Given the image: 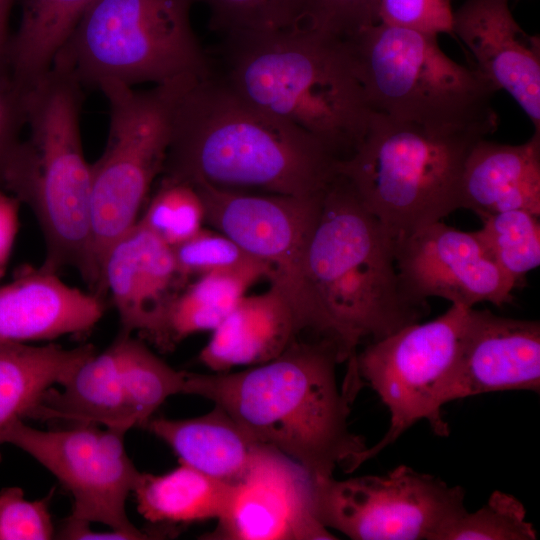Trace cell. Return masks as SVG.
<instances>
[{
  "label": "cell",
  "mask_w": 540,
  "mask_h": 540,
  "mask_svg": "<svg viewBox=\"0 0 540 540\" xmlns=\"http://www.w3.org/2000/svg\"><path fill=\"white\" fill-rule=\"evenodd\" d=\"M339 349L300 337L281 355L235 372L186 373L185 394L212 401L259 443L285 454L314 478L366 461L363 437L348 424L350 398L337 381Z\"/></svg>",
  "instance_id": "cell-1"
},
{
  "label": "cell",
  "mask_w": 540,
  "mask_h": 540,
  "mask_svg": "<svg viewBox=\"0 0 540 540\" xmlns=\"http://www.w3.org/2000/svg\"><path fill=\"white\" fill-rule=\"evenodd\" d=\"M337 160L316 139L272 116L211 72L181 96L163 176L220 189L312 196Z\"/></svg>",
  "instance_id": "cell-2"
},
{
  "label": "cell",
  "mask_w": 540,
  "mask_h": 540,
  "mask_svg": "<svg viewBox=\"0 0 540 540\" xmlns=\"http://www.w3.org/2000/svg\"><path fill=\"white\" fill-rule=\"evenodd\" d=\"M222 77L237 93L350 156L373 110L345 41L304 28L223 35Z\"/></svg>",
  "instance_id": "cell-3"
},
{
  "label": "cell",
  "mask_w": 540,
  "mask_h": 540,
  "mask_svg": "<svg viewBox=\"0 0 540 540\" xmlns=\"http://www.w3.org/2000/svg\"><path fill=\"white\" fill-rule=\"evenodd\" d=\"M83 87L51 68L25 89V126L0 168V189L33 212L45 242L41 265L76 269L90 291L104 294L90 227L91 164L80 133Z\"/></svg>",
  "instance_id": "cell-4"
},
{
  "label": "cell",
  "mask_w": 540,
  "mask_h": 540,
  "mask_svg": "<svg viewBox=\"0 0 540 540\" xmlns=\"http://www.w3.org/2000/svg\"><path fill=\"white\" fill-rule=\"evenodd\" d=\"M305 273L342 363L357 354L363 341L419 322L427 310L402 293L394 238L337 171L307 239Z\"/></svg>",
  "instance_id": "cell-5"
},
{
  "label": "cell",
  "mask_w": 540,
  "mask_h": 540,
  "mask_svg": "<svg viewBox=\"0 0 540 540\" xmlns=\"http://www.w3.org/2000/svg\"><path fill=\"white\" fill-rule=\"evenodd\" d=\"M437 36L378 22L345 41L374 112L442 134L496 131L497 88L448 57Z\"/></svg>",
  "instance_id": "cell-6"
},
{
  "label": "cell",
  "mask_w": 540,
  "mask_h": 540,
  "mask_svg": "<svg viewBox=\"0 0 540 540\" xmlns=\"http://www.w3.org/2000/svg\"><path fill=\"white\" fill-rule=\"evenodd\" d=\"M481 138L435 133L373 111L336 171L395 239L461 209L464 162Z\"/></svg>",
  "instance_id": "cell-7"
},
{
  "label": "cell",
  "mask_w": 540,
  "mask_h": 540,
  "mask_svg": "<svg viewBox=\"0 0 540 540\" xmlns=\"http://www.w3.org/2000/svg\"><path fill=\"white\" fill-rule=\"evenodd\" d=\"M194 0H95L52 67L82 87L112 80L132 87L205 78L210 60L191 24Z\"/></svg>",
  "instance_id": "cell-8"
},
{
  "label": "cell",
  "mask_w": 540,
  "mask_h": 540,
  "mask_svg": "<svg viewBox=\"0 0 540 540\" xmlns=\"http://www.w3.org/2000/svg\"><path fill=\"white\" fill-rule=\"evenodd\" d=\"M196 80L180 77L142 91L112 80L97 87L110 108L106 145L91 164V240L100 273L107 251L138 222L162 174L176 106Z\"/></svg>",
  "instance_id": "cell-9"
},
{
  "label": "cell",
  "mask_w": 540,
  "mask_h": 540,
  "mask_svg": "<svg viewBox=\"0 0 540 540\" xmlns=\"http://www.w3.org/2000/svg\"><path fill=\"white\" fill-rule=\"evenodd\" d=\"M469 310L451 304L437 318L409 324L357 352L359 379L373 389L390 416L386 434L368 447L366 461L421 420L435 434H449L441 398L459 354Z\"/></svg>",
  "instance_id": "cell-10"
},
{
  "label": "cell",
  "mask_w": 540,
  "mask_h": 540,
  "mask_svg": "<svg viewBox=\"0 0 540 540\" xmlns=\"http://www.w3.org/2000/svg\"><path fill=\"white\" fill-rule=\"evenodd\" d=\"M318 521L354 540H436L465 509V490L399 465L385 475L314 478Z\"/></svg>",
  "instance_id": "cell-11"
},
{
  "label": "cell",
  "mask_w": 540,
  "mask_h": 540,
  "mask_svg": "<svg viewBox=\"0 0 540 540\" xmlns=\"http://www.w3.org/2000/svg\"><path fill=\"white\" fill-rule=\"evenodd\" d=\"M125 433L73 424L42 430L16 419L0 431L11 444L45 467L73 498L69 518L101 523L127 539H150L129 519L126 501L140 476L124 445Z\"/></svg>",
  "instance_id": "cell-12"
},
{
  "label": "cell",
  "mask_w": 540,
  "mask_h": 540,
  "mask_svg": "<svg viewBox=\"0 0 540 540\" xmlns=\"http://www.w3.org/2000/svg\"><path fill=\"white\" fill-rule=\"evenodd\" d=\"M193 185L204 205L205 223L270 267V283L288 298L305 334L331 340L305 273L306 243L325 189L300 197Z\"/></svg>",
  "instance_id": "cell-13"
},
{
  "label": "cell",
  "mask_w": 540,
  "mask_h": 540,
  "mask_svg": "<svg viewBox=\"0 0 540 540\" xmlns=\"http://www.w3.org/2000/svg\"><path fill=\"white\" fill-rule=\"evenodd\" d=\"M394 256L402 293L416 306L426 308L430 297L467 308L482 302L503 306L514 299V284L476 231L437 221L395 238Z\"/></svg>",
  "instance_id": "cell-14"
},
{
  "label": "cell",
  "mask_w": 540,
  "mask_h": 540,
  "mask_svg": "<svg viewBox=\"0 0 540 540\" xmlns=\"http://www.w3.org/2000/svg\"><path fill=\"white\" fill-rule=\"evenodd\" d=\"M217 526L204 539L333 540L317 519L314 477L300 464L266 445L256 451L235 483Z\"/></svg>",
  "instance_id": "cell-15"
},
{
  "label": "cell",
  "mask_w": 540,
  "mask_h": 540,
  "mask_svg": "<svg viewBox=\"0 0 540 540\" xmlns=\"http://www.w3.org/2000/svg\"><path fill=\"white\" fill-rule=\"evenodd\" d=\"M101 279L121 332H137L168 350V312L188 280L178 269L172 247L138 221L107 251Z\"/></svg>",
  "instance_id": "cell-16"
},
{
  "label": "cell",
  "mask_w": 540,
  "mask_h": 540,
  "mask_svg": "<svg viewBox=\"0 0 540 540\" xmlns=\"http://www.w3.org/2000/svg\"><path fill=\"white\" fill-rule=\"evenodd\" d=\"M510 390L540 391V323L470 308L442 406Z\"/></svg>",
  "instance_id": "cell-17"
},
{
  "label": "cell",
  "mask_w": 540,
  "mask_h": 540,
  "mask_svg": "<svg viewBox=\"0 0 540 540\" xmlns=\"http://www.w3.org/2000/svg\"><path fill=\"white\" fill-rule=\"evenodd\" d=\"M509 0H465L454 12L452 33L473 54L477 70L507 91L540 133V39L527 34Z\"/></svg>",
  "instance_id": "cell-18"
},
{
  "label": "cell",
  "mask_w": 540,
  "mask_h": 540,
  "mask_svg": "<svg viewBox=\"0 0 540 540\" xmlns=\"http://www.w3.org/2000/svg\"><path fill=\"white\" fill-rule=\"evenodd\" d=\"M101 296L66 284L57 272L26 267L0 286V342L27 343L84 333L102 318Z\"/></svg>",
  "instance_id": "cell-19"
},
{
  "label": "cell",
  "mask_w": 540,
  "mask_h": 540,
  "mask_svg": "<svg viewBox=\"0 0 540 540\" xmlns=\"http://www.w3.org/2000/svg\"><path fill=\"white\" fill-rule=\"evenodd\" d=\"M305 334L290 301L275 284L241 298L211 332L198 359L213 372L266 363Z\"/></svg>",
  "instance_id": "cell-20"
},
{
  "label": "cell",
  "mask_w": 540,
  "mask_h": 540,
  "mask_svg": "<svg viewBox=\"0 0 540 540\" xmlns=\"http://www.w3.org/2000/svg\"><path fill=\"white\" fill-rule=\"evenodd\" d=\"M460 199L480 219L511 210L540 216V133L518 145L478 139L464 162Z\"/></svg>",
  "instance_id": "cell-21"
},
{
  "label": "cell",
  "mask_w": 540,
  "mask_h": 540,
  "mask_svg": "<svg viewBox=\"0 0 540 540\" xmlns=\"http://www.w3.org/2000/svg\"><path fill=\"white\" fill-rule=\"evenodd\" d=\"M61 387L48 389L28 418L101 425L122 433L135 427L126 403L116 340L85 360Z\"/></svg>",
  "instance_id": "cell-22"
},
{
  "label": "cell",
  "mask_w": 540,
  "mask_h": 540,
  "mask_svg": "<svg viewBox=\"0 0 540 540\" xmlns=\"http://www.w3.org/2000/svg\"><path fill=\"white\" fill-rule=\"evenodd\" d=\"M144 428L164 441L180 463L229 484L241 478L262 445L215 404L194 418L152 417Z\"/></svg>",
  "instance_id": "cell-23"
},
{
  "label": "cell",
  "mask_w": 540,
  "mask_h": 540,
  "mask_svg": "<svg viewBox=\"0 0 540 540\" xmlns=\"http://www.w3.org/2000/svg\"><path fill=\"white\" fill-rule=\"evenodd\" d=\"M95 353L91 344L67 349L54 343L0 342V431L28 418L48 389L63 385Z\"/></svg>",
  "instance_id": "cell-24"
},
{
  "label": "cell",
  "mask_w": 540,
  "mask_h": 540,
  "mask_svg": "<svg viewBox=\"0 0 540 540\" xmlns=\"http://www.w3.org/2000/svg\"><path fill=\"white\" fill-rule=\"evenodd\" d=\"M230 491L231 484L180 463L161 475L141 472L132 493L138 512L149 522L188 524L218 520Z\"/></svg>",
  "instance_id": "cell-25"
},
{
  "label": "cell",
  "mask_w": 540,
  "mask_h": 540,
  "mask_svg": "<svg viewBox=\"0 0 540 540\" xmlns=\"http://www.w3.org/2000/svg\"><path fill=\"white\" fill-rule=\"evenodd\" d=\"M95 0H22L20 23L5 59L19 86L43 77L79 20Z\"/></svg>",
  "instance_id": "cell-26"
},
{
  "label": "cell",
  "mask_w": 540,
  "mask_h": 540,
  "mask_svg": "<svg viewBox=\"0 0 540 540\" xmlns=\"http://www.w3.org/2000/svg\"><path fill=\"white\" fill-rule=\"evenodd\" d=\"M271 277L270 267L261 261L196 277L179 293L168 312V348L192 334L212 332L253 284L264 278L270 281Z\"/></svg>",
  "instance_id": "cell-27"
},
{
  "label": "cell",
  "mask_w": 540,
  "mask_h": 540,
  "mask_svg": "<svg viewBox=\"0 0 540 540\" xmlns=\"http://www.w3.org/2000/svg\"><path fill=\"white\" fill-rule=\"evenodd\" d=\"M116 342L129 413L135 427H145L170 396L184 393L187 372L168 365L131 334L121 332Z\"/></svg>",
  "instance_id": "cell-28"
},
{
  "label": "cell",
  "mask_w": 540,
  "mask_h": 540,
  "mask_svg": "<svg viewBox=\"0 0 540 540\" xmlns=\"http://www.w3.org/2000/svg\"><path fill=\"white\" fill-rule=\"evenodd\" d=\"M478 237L514 287L540 265V216L511 210L481 218Z\"/></svg>",
  "instance_id": "cell-29"
},
{
  "label": "cell",
  "mask_w": 540,
  "mask_h": 540,
  "mask_svg": "<svg viewBox=\"0 0 540 540\" xmlns=\"http://www.w3.org/2000/svg\"><path fill=\"white\" fill-rule=\"evenodd\" d=\"M138 221L174 247L203 227L204 205L193 184L161 175L160 183Z\"/></svg>",
  "instance_id": "cell-30"
},
{
  "label": "cell",
  "mask_w": 540,
  "mask_h": 540,
  "mask_svg": "<svg viewBox=\"0 0 540 540\" xmlns=\"http://www.w3.org/2000/svg\"><path fill=\"white\" fill-rule=\"evenodd\" d=\"M524 505L513 495L494 491L478 510L465 509L438 533L436 540H535Z\"/></svg>",
  "instance_id": "cell-31"
},
{
  "label": "cell",
  "mask_w": 540,
  "mask_h": 540,
  "mask_svg": "<svg viewBox=\"0 0 540 540\" xmlns=\"http://www.w3.org/2000/svg\"><path fill=\"white\" fill-rule=\"evenodd\" d=\"M209 10L210 26L223 35L298 28L303 0H194Z\"/></svg>",
  "instance_id": "cell-32"
},
{
  "label": "cell",
  "mask_w": 540,
  "mask_h": 540,
  "mask_svg": "<svg viewBox=\"0 0 540 540\" xmlns=\"http://www.w3.org/2000/svg\"><path fill=\"white\" fill-rule=\"evenodd\" d=\"M172 249L178 269L187 279L260 261L245 252L233 239L213 228L202 227Z\"/></svg>",
  "instance_id": "cell-33"
},
{
  "label": "cell",
  "mask_w": 540,
  "mask_h": 540,
  "mask_svg": "<svg viewBox=\"0 0 540 540\" xmlns=\"http://www.w3.org/2000/svg\"><path fill=\"white\" fill-rule=\"evenodd\" d=\"M378 0H303L300 27L343 41L378 23Z\"/></svg>",
  "instance_id": "cell-34"
},
{
  "label": "cell",
  "mask_w": 540,
  "mask_h": 540,
  "mask_svg": "<svg viewBox=\"0 0 540 540\" xmlns=\"http://www.w3.org/2000/svg\"><path fill=\"white\" fill-rule=\"evenodd\" d=\"M53 492L27 500L20 487L0 490V540H48L55 536L49 505Z\"/></svg>",
  "instance_id": "cell-35"
},
{
  "label": "cell",
  "mask_w": 540,
  "mask_h": 540,
  "mask_svg": "<svg viewBox=\"0 0 540 540\" xmlns=\"http://www.w3.org/2000/svg\"><path fill=\"white\" fill-rule=\"evenodd\" d=\"M378 22L439 35L452 33L450 0H378Z\"/></svg>",
  "instance_id": "cell-36"
},
{
  "label": "cell",
  "mask_w": 540,
  "mask_h": 540,
  "mask_svg": "<svg viewBox=\"0 0 540 540\" xmlns=\"http://www.w3.org/2000/svg\"><path fill=\"white\" fill-rule=\"evenodd\" d=\"M25 89L14 80L5 58H0V168L20 141L25 126Z\"/></svg>",
  "instance_id": "cell-37"
},
{
  "label": "cell",
  "mask_w": 540,
  "mask_h": 540,
  "mask_svg": "<svg viewBox=\"0 0 540 540\" xmlns=\"http://www.w3.org/2000/svg\"><path fill=\"white\" fill-rule=\"evenodd\" d=\"M20 202L0 189V279L9 263L19 229Z\"/></svg>",
  "instance_id": "cell-38"
},
{
  "label": "cell",
  "mask_w": 540,
  "mask_h": 540,
  "mask_svg": "<svg viewBox=\"0 0 540 540\" xmlns=\"http://www.w3.org/2000/svg\"><path fill=\"white\" fill-rule=\"evenodd\" d=\"M8 17L0 13V58H5L6 50L9 42L7 34Z\"/></svg>",
  "instance_id": "cell-39"
},
{
  "label": "cell",
  "mask_w": 540,
  "mask_h": 540,
  "mask_svg": "<svg viewBox=\"0 0 540 540\" xmlns=\"http://www.w3.org/2000/svg\"><path fill=\"white\" fill-rule=\"evenodd\" d=\"M13 0H0V13L8 16Z\"/></svg>",
  "instance_id": "cell-40"
}]
</instances>
